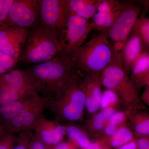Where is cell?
I'll use <instances>...</instances> for the list:
<instances>
[{
    "label": "cell",
    "instance_id": "obj_33",
    "mask_svg": "<svg viewBox=\"0 0 149 149\" xmlns=\"http://www.w3.org/2000/svg\"><path fill=\"white\" fill-rule=\"evenodd\" d=\"M28 149H47L45 145L34 134L29 143Z\"/></svg>",
    "mask_w": 149,
    "mask_h": 149
},
{
    "label": "cell",
    "instance_id": "obj_9",
    "mask_svg": "<svg viewBox=\"0 0 149 149\" xmlns=\"http://www.w3.org/2000/svg\"><path fill=\"white\" fill-rule=\"evenodd\" d=\"M68 16L66 0H41L40 25L59 39Z\"/></svg>",
    "mask_w": 149,
    "mask_h": 149
},
{
    "label": "cell",
    "instance_id": "obj_13",
    "mask_svg": "<svg viewBox=\"0 0 149 149\" xmlns=\"http://www.w3.org/2000/svg\"><path fill=\"white\" fill-rule=\"evenodd\" d=\"M33 130L47 148H53L63 141L66 136V125L57 120L44 116L36 124Z\"/></svg>",
    "mask_w": 149,
    "mask_h": 149
},
{
    "label": "cell",
    "instance_id": "obj_24",
    "mask_svg": "<svg viewBox=\"0 0 149 149\" xmlns=\"http://www.w3.org/2000/svg\"><path fill=\"white\" fill-rule=\"evenodd\" d=\"M141 15L136 22L134 28L141 39L143 52L149 53V18Z\"/></svg>",
    "mask_w": 149,
    "mask_h": 149
},
{
    "label": "cell",
    "instance_id": "obj_38",
    "mask_svg": "<svg viewBox=\"0 0 149 149\" xmlns=\"http://www.w3.org/2000/svg\"><path fill=\"white\" fill-rule=\"evenodd\" d=\"M7 133L3 125H0V138L3 135H5Z\"/></svg>",
    "mask_w": 149,
    "mask_h": 149
},
{
    "label": "cell",
    "instance_id": "obj_12",
    "mask_svg": "<svg viewBox=\"0 0 149 149\" xmlns=\"http://www.w3.org/2000/svg\"><path fill=\"white\" fill-rule=\"evenodd\" d=\"M29 32V29L3 24L0 27V52L18 60Z\"/></svg>",
    "mask_w": 149,
    "mask_h": 149
},
{
    "label": "cell",
    "instance_id": "obj_36",
    "mask_svg": "<svg viewBox=\"0 0 149 149\" xmlns=\"http://www.w3.org/2000/svg\"><path fill=\"white\" fill-rule=\"evenodd\" d=\"M145 90L140 96L141 101L143 102L144 104L149 108V85L145 86Z\"/></svg>",
    "mask_w": 149,
    "mask_h": 149
},
{
    "label": "cell",
    "instance_id": "obj_11",
    "mask_svg": "<svg viewBox=\"0 0 149 149\" xmlns=\"http://www.w3.org/2000/svg\"><path fill=\"white\" fill-rule=\"evenodd\" d=\"M123 3L114 0H98L95 13L91 21L93 30L107 33L120 14Z\"/></svg>",
    "mask_w": 149,
    "mask_h": 149
},
{
    "label": "cell",
    "instance_id": "obj_30",
    "mask_svg": "<svg viewBox=\"0 0 149 149\" xmlns=\"http://www.w3.org/2000/svg\"><path fill=\"white\" fill-rule=\"evenodd\" d=\"M17 136L7 133L0 138V149H13L17 141Z\"/></svg>",
    "mask_w": 149,
    "mask_h": 149
},
{
    "label": "cell",
    "instance_id": "obj_27",
    "mask_svg": "<svg viewBox=\"0 0 149 149\" xmlns=\"http://www.w3.org/2000/svg\"><path fill=\"white\" fill-rule=\"evenodd\" d=\"M97 1L98 0H82L74 14L90 20L95 13Z\"/></svg>",
    "mask_w": 149,
    "mask_h": 149
},
{
    "label": "cell",
    "instance_id": "obj_22",
    "mask_svg": "<svg viewBox=\"0 0 149 149\" xmlns=\"http://www.w3.org/2000/svg\"><path fill=\"white\" fill-rule=\"evenodd\" d=\"M127 110H118L110 118L104 128L100 139H107L111 137L120 127L127 123Z\"/></svg>",
    "mask_w": 149,
    "mask_h": 149
},
{
    "label": "cell",
    "instance_id": "obj_17",
    "mask_svg": "<svg viewBox=\"0 0 149 149\" xmlns=\"http://www.w3.org/2000/svg\"><path fill=\"white\" fill-rule=\"evenodd\" d=\"M127 123L136 137L149 136V112L143 104L127 109Z\"/></svg>",
    "mask_w": 149,
    "mask_h": 149
},
{
    "label": "cell",
    "instance_id": "obj_28",
    "mask_svg": "<svg viewBox=\"0 0 149 149\" xmlns=\"http://www.w3.org/2000/svg\"><path fill=\"white\" fill-rule=\"evenodd\" d=\"M32 131L29 130L19 133L16 143L13 149H28L30 141L34 135Z\"/></svg>",
    "mask_w": 149,
    "mask_h": 149
},
{
    "label": "cell",
    "instance_id": "obj_21",
    "mask_svg": "<svg viewBox=\"0 0 149 149\" xmlns=\"http://www.w3.org/2000/svg\"><path fill=\"white\" fill-rule=\"evenodd\" d=\"M65 125L68 141L80 149H88L92 141L85 126L77 123H67Z\"/></svg>",
    "mask_w": 149,
    "mask_h": 149
},
{
    "label": "cell",
    "instance_id": "obj_15",
    "mask_svg": "<svg viewBox=\"0 0 149 149\" xmlns=\"http://www.w3.org/2000/svg\"><path fill=\"white\" fill-rule=\"evenodd\" d=\"M0 84L28 95L39 94L34 80L26 70L13 69L0 75Z\"/></svg>",
    "mask_w": 149,
    "mask_h": 149
},
{
    "label": "cell",
    "instance_id": "obj_31",
    "mask_svg": "<svg viewBox=\"0 0 149 149\" xmlns=\"http://www.w3.org/2000/svg\"><path fill=\"white\" fill-rule=\"evenodd\" d=\"M14 0H0V27L4 24Z\"/></svg>",
    "mask_w": 149,
    "mask_h": 149
},
{
    "label": "cell",
    "instance_id": "obj_35",
    "mask_svg": "<svg viewBox=\"0 0 149 149\" xmlns=\"http://www.w3.org/2000/svg\"><path fill=\"white\" fill-rule=\"evenodd\" d=\"M53 149H80L70 141H62L53 148Z\"/></svg>",
    "mask_w": 149,
    "mask_h": 149
},
{
    "label": "cell",
    "instance_id": "obj_40",
    "mask_svg": "<svg viewBox=\"0 0 149 149\" xmlns=\"http://www.w3.org/2000/svg\"><path fill=\"white\" fill-rule=\"evenodd\" d=\"M147 85H149V76L148 78V81H147V85L146 86H147Z\"/></svg>",
    "mask_w": 149,
    "mask_h": 149
},
{
    "label": "cell",
    "instance_id": "obj_4",
    "mask_svg": "<svg viewBox=\"0 0 149 149\" xmlns=\"http://www.w3.org/2000/svg\"><path fill=\"white\" fill-rule=\"evenodd\" d=\"M114 52L111 62L100 75L102 85L105 88L111 90L117 94L123 109L138 106L142 104L139 90L123 68L122 52L114 50Z\"/></svg>",
    "mask_w": 149,
    "mask_h": 149
},
{
    "label": "cell",
    "instance_id": "obj_41",
    "mask_svg": "<svg viewBox=\"0 0 149 149\" xmlns=\"http://www.w3.org/2000/svg\"><path fill=\"white\" fill-rule=\"evenodd\" d=\"M47 149H53V148H47Z\"/></svg>",
    "mask_w": 149,
    "mask_h": 149
},
{
    "label": "cell",
    "instance_id": "obj_5",
    "mask_svg": "<svg viewBox=\"0 0 149 149\" xmlns=\"http://www.w3.org/2000/svg\"><path fill=\"white\" fill-rule=\"evenodd\" d=\"M62 50L58 37L40 25L29 29L18 61L27 64L42 63L54 58Z\"/></svg>",
    "mask_w": 149,
    "mask_h": 149
},
{
    "label": "cell",
    "instance_id": "obj_6",
    "mask_svg": "<svg viewBox=\"0 0 149 149\" xmlns=\"http://www.w3.org/2000/svg\"><path fill=\"white\" fill-rule=\"evenodd\" d=\"M143 6L138 2L123 1L120 14L107 32L109 38L113 42L114 50L122 52L140 14L143 12Z\"/></svg>",
    "mask_w": 149,
    "mask_h": 149
},
{
    "label": "cell",
    "instance_id": "obj_20",
    "mask_svg": "<svg viewBox=\"0 0 149 149\" xmlns=\"http://www.w3.org/2000/svg\"><path fill=\"white\" fill-rule=\"evenodd\" d=\"M33 95L0 107V125L4 127L31 104L37 95Z\"/></svg>",
    "mask_w": 149,
    "mask_h": 149
},
{
    "label": "cell",
    "instance_id": "obj_16",
    "mask_svg": "<svg viewBox=\"0 0 149 149\" xmlns=\"http://www.w3.org/2000/svg\"><path fill=\"white\" fill-rule=\"evenodd\" d=\"M143 52L141 39L133 27L127 38L122 51L123 66L128 74L134 63Z\"/></svg>",
    "mask_w": 149,
    "mask_h": 149
},
{
    "label": "cell",
    "instance_id": "obj_29",
    "mask_svg": "<svg viewBox=\"0 0 149 149\" xmlns=\"http://www.w3.org/2000/svg\"><path fill=\"white\" fill-rule=\"evenodd\" d=\"M18 60L8 54L0 52V65L8 72L15 69Z\"/></svg>",
    "mask_w": 149,
    "mask_h": 149
},
{
    "label": "cell",
    "instance_id": "obj_23",
    "mask_svg": "<svg viewBox=\"0 0 149 149\" xmlns=\"http://www.w3.org/2000/svg\"><path fill=\"white\" fill-rule=\"evenodd\" d=\"M136 138V136L127 123L118 128L113 136L106 140L112 148L116 149Z\"/></svg>",
    "mask_w": 149,
    "mask_h": 149
},
{
    "label": "cell",
    "instance_id": "obj_18",
    "mask_svg": "<svg viewBox=\"0 0 149 149\" xmlns=\"http://www.w3.org/2000/svg\"><path fill=\"white\" fill-rule=\"evenodd\" d=\"M117 110L118 109L115 108H107L99 111L91 117L86 118L84 126L91 139H100L110 118Z\"/></svg>",
    "mask_w": 149,
    "mask_h": 149
},
{
    "label": "cell",
    "instance_id": "obj_37",
    "mask_svg": "<svg viewBox=\"0 0 149 149\" xmlns=\"http://www.w3.org/2000/svg\"><path fill=\"white\" fill-rule=\"evenodd\" d=\"M116 149H139L136 138L128 143Z\"/></svg>",
    "mask_w": 149,
    "mask_h": 149
},
{
    "label": "cell",
    "instance_id": "obj_1",
    "mask_svg": "<svg viewBox=\"0 0 149 149\" xmlns=\"http://www.w3.org/2000/svg\"><path fill=\"white\" fill-rule=\"evenodd\" d=\"M84 75L77 69L57 94L49 99L47 108L62 124L85 121Z\"/></svg>",
    "mask_w": 149,
    "mask_h": 149
},
{
    "label": "cell",
    "instance_id": "obj_7",
    "mask_svg": "<svg viewBox=\"0 0 149 149\" xmlns=\"http://www.w3.org/2000/svg\"><path fill=\"white\" fill-rule=\"evenodd\" d=\"M93 27L90 20L74 14L68 17L60 38L62 53L71 54L85 43Z\"/></svg>",
    "mask_w": 149,
    "mask_h": 149
},
{
    "label": "cell",
    "instance_id": "obj_3",
    "mask_svg": "<svg viewBox=\"0 0 149 149\" xmlns=\"http://www.w3.org/2000/svg\"><path fill=\"white\" fill-rule=\"evenodd\" d=\"M114 52L106 32H100L74 51L71 56L77 69L84 73L100 74L111 62Z\"/></svg>",
    "mask_w": 149,
    "mask_h": 149
},
{
    "label": "cell",
    "instance_id": "obj_19",
    "mask_svg": "<svg viewBox=\"0 0 149 149\" xmlns=\"http://www.w3.org/2000/svg\"><path fill=\"white\" fill-rule=\"evenodd\" d=\"M149 76V53L143 52L133 64L129 77L139 91L146 85Z\"/></svg>",
    "mask_w": 149,
    "mask_h": 149
},
{
    "label": "cell",
    "instance_id": "obj_14",
    "mask_svg": "<svg viewBox=\"0 0 149 149\" xmlns=\"http://www.w3.org/2000/svg\"><path fill=\"white\" fill-rule=\"evenodd\" d=\"M100 74L85 73L84 81L85 93V112L86 118L100 111L102 85Z\"/></svg>",
    "mask_w": 149,
    "mask_h": 149
},
{
    "label": "cell",
    "instance_id": "obj_32",
    "mask_svg": "<svg viewBox=\"0 0 149 149\" xmlns=\"http://www.w3.org/2000/svg\"><path fill=\"white\" fill-rule=\"evenodd\" d=\"M88 149H113L106 139H98L92 141Z\"/></svg>",
    "mask_w": 149,
    "mask_h": 149
},
{
    "label": "cell",
    "instance_id": "obj_26",
    "mask_svg": "<svg viewBox=\"0 0 149 149\" xmlns=\"http://www.w3.org/2000/svg\"><path fill=\"white\" fill-rule=\"evenodd\" d=\"M120 106H121L120 98L116 93L112 90L106 88L102 90L100 110L109 107L118 109Z\"/></svg>",
    "mask_w": 149,
    "mask_h": 149
},
{
    "label": "cell",
    "instance_id": "obj_34",
    "mask_svg": "<svg viewBox=\"0 0 149 149\" xmlns=\"http://www.w3.org/2000/svg\"><path fill=\"white\" fill-rule=\"evenodd\" d=\"M139 149H149V136L136 137Z\"/></svg>",
    "mask_w": 149,
    "mask_h": 149
},
{
    "label": "cell",
    "instance_id": "obj_25",
    "mask_svg": "<svg viewBox=\"0 0 149 149\" xmlns=\"http://www.w3.org/2000/svg\"><path fill=\"white\" fill-rule=\"evenodd\" d=\"M33 95H28L23 94L8 85L0 84V107L11 102Z\"/></svg>",
    "mask_w": 149,
    "mask_h": 149
},
{
    "label": "cell",
    "instance_id": "obj_2",
    "mask_svg": "<svg viewBox=\"0 0 149 149\" xmlns=\"http://www.w3.org/2000/svg\"><path fill=\"white\" fill-rule=\"evenodd\" d=\"M77 69L71 54L61 53L49 61L26 70L36 84L38 93L50 99L56 95Z\"/></svg>",
    "mask_w": 149,
    "mask_h": 149
},
{
    "label": "cell",
    "instance_id": "obj_10",
    "mask_svg": "<svg viewBox=\"0 0 149 149\" xmlns=\"http://www.w3.org/2000/svg\"><path fill=\"white\" fill-rule=\"evenodd\" d=\"M48 101V98L37 95L31 104L4 127L7 133L14 134L33 130L38 121L44 117Z\"/></svg>",
    "mask_w": 149,
    "mask_h": 149
},
{
    "label": "cell",
    "instance_id": "obj_39",
    "mask_svg": "<svg viewBox=\"0 0 149 149\" xmlns=\"http://www.w3.org/2000/svg\"><path fill=\"white\" fill-rule=\"evenodd\" d=\"M7 72H8V71L4 69L0 65V75L4 74Z\"/></svg>",
    "mask_w": 149,
    "mask_h": 149
},
{
    "label": "cell",
    "instance_id": "obj_8",
    "mask_svg": "<svg viewBox=\"0 0 149 149\" xmlns=\"http://www.w3.org/2000/svg\"><path fill=\"white\" fill-rule=\"evenodd\" d=\"M41 0H14L4 24L29 29L40 25Z\"/></svg>",
    "mask_w": 149,
    "mask_h": 149
}]
</instances>
